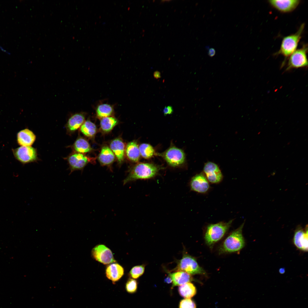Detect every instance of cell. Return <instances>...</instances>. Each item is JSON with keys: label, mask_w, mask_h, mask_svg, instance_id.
<instances>
[{"label": "cell", "mask_w": 308, "mask_h": 308, "mask_svg": "<svg viewBox=\"0 0 308 308\" xmlns=\"http://www.w3.org/2000/svg\"><path fill=\"white\" fill-rule=\"evenodd\" d=\"M160 169V167L153 164L138 163L129 170L127 176L123 181V184L124 185L138 179L153 178L158 174Z\"/></svg>", "instance_id": "1"}, {"label": "cell", "mask_w": 308, "mask_h": 308, "mask_svg": "<svg viewBox=\"0 0 308 308\" xmlns=\"http://www.w3.org/2000/svg\"><path fill=\"white\" fill-rule=\"evenodd\" d=\"M244 224L243 223L225 239L220 248V253L237 252L244 247L245 242L242 234Z\"/></svg>", "instance_id": "2"}, {"label": "cell", "mask_w": 308, "mask_h": 308, "mask_svg": "<svg viewBox=\"0 0 308 308\" xmlns=\"http://www.w3.org/2000/svg\"><path fill=\"white\" fill-rule=\"evenodd\" d=\"M234 220L227 222H221L210 224L206 227L204 239L206 243L210 247L220 240L230 227Z\"/></svg>", "instance_id": "3"}, {"label": "cell", "mask_w": 308, "mask_h": 308, "mask_svg": "<svg viewBox=\"0 0 308 308\" xmlns=\"http://www.w3.org/2000/svg\"><path fill=\"white\" fill-rule=\"evenodd\" d=\"M305 27L304 23L301 24L298 30L294 34L283 38L280 47L277 54H281L285 57L289 56L297 48Z\"/></svg>", "instance_id": "4"}, {"label": "cell", "mask_w": 308, "mask_h": 308, "mask_svg": "<svg viewBox=\"0 0 308 308\" xmlns=\"http://www.w3.org/2000/svg\"><path fill=\"white\" fill-rule=\"evenodd\" d=\"M177 263V266L174 269L176 271H185L191 275L206 274V271L198 264L196 259L185 252Z\"/></svg>", "instance_id": "5"}, {"label": "cell", "mask_w": 308, "mask_h": 308, "mask_svg": "<svg viewBox=\"0 0 308 308\" xmlns=\"http://www.w3.org/2000/svg\"><path fill=\"white\" fill-rule=\"evenodd\" d=\"M307 44H304L301 48L296 50L290 56L286 69L304 67L308 66L307 56Z\"/></svg>", "instance_id": "6"}, {"label": "cell", "mask_w": 308, "mask_h": 308, "mask_svg": "<svg viewBox=\"0 0 308 308\" xmlns=\"http://www.w3.org/2000/svg\"><path fill=\"white\" fill-rule=\"evenodd\" d=\"M12 151L15 158L23 164L33 162L37 158L36 149L31 146H21Z\"/></svg>", "instance_id": "7"}, {"label": "cell", "mask_w": 308, "mask_h": 308, "mask_svg": "<svg viewBox=\"0 0 308 308\" xmlns=\"http://www.w3.org/2000/svg\"><path fill=\"white\" fill-rule=\"evenodd\" d=\"M91 254L95 260L104 264L116 262L111 250L104 244H98L95 246L92 250Z\"/></svg>", "instance_id": "8"}, {"label": "cell", "mask_w": 308, "mask_h": 308, "mask_svg": "<svg viewBox=\"0 0 308 308\" xmlns=\"http://www.w3.org/2000/svg\"><path fill=\"white\" fill-rule=\"evenodd\" d=\"M162 156L167 163L172 167L180 166L185 161V155L184 151L181 149L174 146L167 149Z\"/></svg>", "instance_id": "9"}, {"label": "cell", "mask_w": 308, "mask_h": 308, "mask_svg": "<svg viewBox=\"0 0 308 308\" xmlns=\"http://www.w3.org/2000/svg\"><path fill=\"white\" fill-rule=\"evenodd\" d=\"M203 173L210 183L217 184L223 179V176L218 166L215 163L209 162L206 163L203 168Z\"/></svg>", "instance_id": "10"}, {"label": "cell", "mask_w": 308, "mask_h": 308, "mask_svg": "<svg viewBox=\"0 0 308 308\" xmlns=\"http://www.w3.org/2000/svg\"><path fill=\"white\" fill-rule=\"evenodd\" d=\"M191 189L201 194H205L210 188L209 182L203 173L197 174L191 178L190 182Z\"/></svg>", "instance_id": "11"}, {"label": "cell", "mask_w": 308, "mask_h": 308, "mask_svg": "<svg viewBox=\"0 0 308 308\" xmlns=\"http://www.w3.org/2000/svg\"><path fill=\"white\" fill-rule=\"evenodd\" d=\"M308 232L307 226L305 230L301 226L297 227L294 232L293 241L295 246L301 250L308 251Z\"/></svg>", "instance_id": "12"}, {"label": "cell", "mask_w": 308, "mask_h": 308, "mask_svg": "<svg viewBox=\"0 0 308 308\" xmlns=\"http://www.w3.org/2000/svg\"><path fill=\"white\" fill-rule=\"evenodd\" d=\"M272 7L283 13H288L295 9L300 3L299 0H270L268 1Z\"/></svg>", "instance_id": "13"}, {"label": "cell", "mask_w": 308, "mask_h": 308, "mask_svg": "<svg viewBox=\"0 0 308 308\" xmlns=\"http://www.w3.org/2000/svg\"><path fill=\"white\" fill-rule=\"evenodd\" d=\"M70 173L74 171L81 170L88 162V157L80 153H75L70 155L68 159Z\"/></svg>", "instance_id": "14"}, {"label": "cell", "mask_w": 308, "mask_h": 308, "mask_svg": "<svg viewBox=\"0 0 308 308\" xmlns=\"http://www.w3.org/2000/svg\"><path fill=\"white\" fill-rule=\"evenodd\" d=\"M124 273L123 268L117 263H113L108 265L106 270V277L113 282L118 281Z\"/></svg>", "instance_id": "15"}, {"label": "cell", "mask_w": 308, "mask_h": 308, "mask_svg": "<svg viewBox=\"0 0 308 308\" xmlns=\"http://www.w3.org/2000/svg\"><path fill=\"white\" fill-rule=\"evenodd\" d=\"M36 136L31 130L25 129L19 131L17 134V141L21 146H31L34 142Z\"/></svg>", "instance_id": "16"}, {"label": "cell", "mask_w": 308, "mask_h": 308, "mask_svg": "<svg viewBox=\"0 0 308 308\" xmlns=\"http://www.w3.org/2000/svg\"><path fill=\"white\" fill-rule=\"evenodd\" d=\"M168 274L172 280V287L190 282L193 280V278L191 275L183 271H178L172 273H169Z\"/></svg>", "instance_id": "17"}, {"label": "cell", "mask_w": 308, "mask_h": 308, "mask_svg": "<svg viewBox=\"0 0 308 308\" xmlns=\"http://www.w3.org/2000/svg\"><path fill=\"white\" fill-rule=\"evenodd\" d=\"M110 147L116 156L118 162L121 163L124 158L125 145L124 143L120 139L117 138L111 142Z\"/></svg>", "instance_id": "18"}, {"label": "cell", "mask_w": 308, "mask_h": 308, "mask_svg": "<svg viewBox=\"0 0 308 308\" xmlns=\"http://www.w3.org/2000/svg\"><path fill=\"white\" fill-rule=\"evenodd\" d=\"M85 117L82 113L75 114L68 119L67 124V127L70 131H74L78 129L84 122Z\"/></svg>", "instance_id": "19"}, {"label": "cell", "mask_w": 308, "mask_h": 308, "mask_svg": "<svg viewBox=\"0 0 308 308\" xmlns=\"http://www.w3.org/2000/svg\"><path fill=\"white\" fill-rule=\"evenodd\" d=\"M126 155L131 161L134 162H138L139 159L140 154L139 147L135 141L129 143L127 144L126 149Z\"/></svg>", "instance_id": "20"}, {"label": "cell", "mask_w": 308, "mask_h": 308, "mask_svg": "<svg viewBox=\"0 0 308 308\" xmlns=\"http://www.w3.org/2000/svg\"><path fill=\"white\" fill-rule=\"evenodd\" d=\"M115 155L111 149L108 146H104L102 149L98 159L103 165L111 164L114 161Z\"/></svg>", "instance_id": "21"}, {"label": "cell", "mask_w": 308, "mask_h": 308, "mask_svg": "<svg viewBox=\"0 0 308 308\" xmlns=\"http://www.w3.org/2000/svg\"><path fill=\"white\" fill-rule=\"evenodd\" d=\"M178 291L181 296L186 299H190L196 293L195 286L192 283L188 282L179 286Z\"/></svg>", "instance_id": "22"}, {"label": "cell", "mask_w": 308, "mask_h": 308, "mask_svg": "<svg viewBox=\"0 0 308 308\" xmlns=\"http://www.w3.org/2000/svg\"><path fill=\"white\" fill-rule=\"evenodd\" d=\"M74 148L75 150L79 153H84L90 151L91 148L86 139L82 138L77 139L74 145Z\"/></svg>", "instance_id": "23"}, {"label": "cell", "mask_w": 308, "mask_h": 308, "mask_svg": "<svg viewBox=\"0 0 308 308\" xmlns=\"http://www.w3.org/2000/svg\"><path fill=\"white\" fill-rule=\"evenodd\" d=\"M118 123L117 120L112 117H107L102 118L100 126L102 130L105 132H108L112 130Z\"/></svg>", "instance_id": "24"}, {"label": "cell", "mask_w": 308, "mask_h": 308, "mask_svg": "<svg viewBox=\"0 0 308 308\" xmlns=\"http://www.w3.org/2000/svg\"><path fill=\"white\" fill-rule=\"evenodd\" d=\"M113 112V108L110 104H104L99 105L96 110L97 116L100 118L109 117Z\"/></svg>", "instance_id": "25"}, {"label": "cell", "mask_w": 308, "mask_h": 308, "mask_svg": "<svg viewBox=\"0 0 308 308\" xmlns=\"http://www.w3.org/2000/svg\"><path fill=\"white\" fill-rule=\"evenodd\" d=\"M80 130L86 136L92 137L95 134L96 128L94 123L89 120H87L82 125Z\"/></svg>", "instance_id": "26"}, {"label": "cell", "mask_w": 308, "mask_h": 308, "mask_svg": "<svg viewBox=\"0 0 308 308\" xmlns=\"http://www.w3.org/2000/svg\"><path fill=\"white\" fill-rule=\"evenodd\" d=\"M140 155L146 159L151 158L154 155L155 151L153 147L149 144L143 143L139 147Z\"/></svg>", "instance_id": "27"}, {"label": "cell", "mask_w": 308, "mask_h": 308, "mask_svg": "<svg viewBox=\"0 0 308 308\" xmlns=\"http://www.w3.org/2000/svg\"><path fill=\"white\" fill-rule=\"evenodd\" d=\"M145 266L144 265H137L134 266L131 270L129 274L133 279H137L142 275L144 273Z\"/></svg>", "instance_id": "28"}, {"label": "cell", "mask_w": 308, "mask_h": 308, "mask_svg": "<svg viewBox=\"0 0 308 308\" xmlns=\"http://www.w3.org/2000/svg\"><path fill=\"white\" fill-rule=\"evenodd\" d=\"M137 283L135 279H129L125 284V289L127 292L132 293L136 292L137 289Z\"/></svg>", "instance_id": "29"}, {"label": "cell", "mask_w": 308, "mask_h": 308, "mask_svg": "<svg viewBox=\"0 0 308 308\" xmlns=\"http://www.w3.org/2000/svg\"><path fill=\"white\" fill-rule=\"evenodd\" d=\"M179 308H196L195 303L190 299H185L180 302Z\"/></svg>", "instance_id": "30"}, {"label": "cell", "mask_w": 308, "mask_h": 308, "mask_svg": "<svg viewBox=\"0 0 308 308\" xmlns=\"http://www.w3.org/2000/svg\"><path fill=\"white\" fill-rule=\"evenodd\" d=\"M216 54L215 49L213 48H210L208 52V54L210 57L214 56Z\"/></svg>", "instance_id": "31"}, {"label": "cell", "mask_w": 308, "mask_h": 308, "mask_svg": "<svg viewBox=\"0 0 308 308\" xmlns=\"http://www.w3.org/2000/svg\"><path fill=\"white\" fill-rule=\"evenodd\" d=\"M154 78L156 79H158L161 78L160 72L158 71H155L153 74Z\"/></svg>", "instance_id": "32"}, {"label": "cell", "mask_w": 308, "mask_h": 308, "mask_svg": "<svg viewBox=\"0 0 308 308\" xmlns=\"http://www.w3.org/2000/svg\"><path fill=\"white\" fill-rule=\"evenodd\" d=\"M163 113L165 116L167 114H169V110L167 106H166L164 107L163 110Z\"/></svg>", "instance_id": "33"}, {"label": "cell", "mask_w": 308, "mask_h": 308, "mask_svg": "<svg viewBox=\"0 0 308 308\" xmlns=\"http://www.w3.org/2000/svg\"><path fill=\"white\" fill-rule=\"evenodd\" d=\"M164 281L167 283H170L172 282V280L170 277L168 276L165 279Z\"/></svg>", "instance_id": "34"}, {"label": "cell", "mask_w": 308, "mask_h": 308, "mask_svg": "<svg viewBox=\"0 0 308 308\" xmlns=\"http://www.w3.org/2000/svg\"><path fill=\"white\" fill-rule=\"evenodd\" d=\"M279 272L281 274H283L285 272V269L283 268H281L279 270Z\"/></svg>", "instance_id": "35"}]
</instances>
